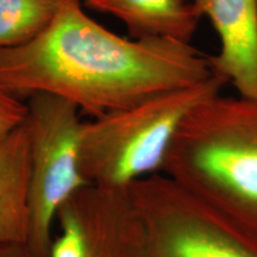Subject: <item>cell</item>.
I'll return each instance as SVG.
<instances>
[{"mask_svg":"<svg viewBox=\"0 0 257 257\" xmlns=\"http://www.w3.org/2000/svg\"><path fill=\"white\" fill-rule=\"evenodd\" d=\"M0 257H37L27 243L0 244Z\"/></svg>","mask_w":257,"mask_h":257,"instance_id":"obj_12","label":"cell"},{"mask_svg":"<svg viewBox=\"0 0 257 257\" xmlns=\"http://www.w3.org/2000/svg\"><path fill=\"white\" fill-rule=\"evenodd\" d=\"M87 8L125 24L131 37H160L191 43L200 15L188 0H85Z\"/></svg>","mask_w":257,"mask_h":257,"instance_id":"obj_8","label":"cell"},{"mask_svg":"<svg viewBox=\"0 0 257 257\" xmlns=\"http://www.w3.org/2000/svg\"><path fill=\"white\" fill-rule=\"evenodd\" d=\"M63 0H0V49L28 43L54 21Z\"/></svg>","mask_w":257,"mask_h":257,"instance_id":"obj_10","label":"cell"},{"mask_svg":"<svg viewBox=\"0 0 257 257\" xmlns=\"http://www.w3.org/2000/svg\"><path fill=\"white\" fill-rule=\"evenodd\" d=\"M210 19L219 50L212 70L233 85L239 96L257 99V0H188Z\"/></svg>","mask_w":257,"mask_h":257,"instance_id":"obj_7","label":"cell"},{"mask_svg":"<svg viewBox=\"0 0 257 257\" xmlns=\"http://www.w3.org/2000/svg\"><path fill=\"white\" fill-rule=\"evenodd\" d=\"M213 74L210 57L188 42L123 37L89 17L81 0H63L37 37L0 49V88L19 99L60 96L92 118Z\"/></svg>","mask_w":257,"mask_h":257,"instance_id":"obj_1","label":"cell"},{"mask_svg":"<svg viewBox=\"0 0 257 257\" xmlns=\"http://www.w3.org/2000/svg\"><path fill=\"white\" fill-rule=\"evenodd\" d=\"M29 137L23 121L0 137V244L27 243Z\"/></svg>","mask_w":257,"mask_h":257,"instance_id":"obj_9","label":"cell"},{"mask_svg":"<svg viewBox=\"0 0 257 257\" xmlns=\"http://www.w3.org/2000/svg\"><path fill=\"white\" fill-rule=\"evenodd\" d=\"M162 174L257 232V99L219 94L195 108Z\"/></svg>","mask_w":257,"mask_h":257,"instance_id":"obj_2","label":"cell"},{"mask_svg":"<svg viewBox=\"0 0 257 257\" xmlns=\"http://www.w3.org/2000/svg\"><path fill=\"white\" fill-rule=\"evenodd\" d=\"M229 83L223 76L163 92L82 121L79 163L87 184L127 189L141 180L162 174L180 127L195 108Z\"/></svg>","mask_w":257,"mask_h":257,"instance_id":"obj_3","label":"cell"},{"mask_svg":"<svg viewBox=\"0 0 257 257\" xmlns=\"http://www.w3.org/2000/svg\"><path fill=\"white\" fill-rule=\"evenodd\" d=\"M47 257H142L130 191L86 185L59 208Z\"/></svg>","mask_w":257,"mask_h":257,"instance_id":"obj_6","label":"cell"},{"mask_svg":"<svg viewBox=\"0 0 257 257\" xmlns=\"http://www.w3.org/2000/svg\"><path fill=\"white\" fill-rule=\"evenodd\" d=\"M73 102L34 94L27 102L29 137V234L27 244L47 257L59 208L87 184L79 163L82 121Z\"/></svg>","mask_w":257,"mask_h":257,"instance_id":"obj_5","label":"cell"},{"mask_svg":"<svg viewBox=\"0 0 257 257\" xmlns=\"http://www.w3.org/2000/svg\"><path fill=\"white\" fill-rule=\"evenodd\" d=\"M25 115L27 102L0 88V137L19 126Z\"/></svg>","mask_w":257,"mask_h":257,"instance_id":"obj_11","label":"cell"},{"mask_svg":"<svg viewBox=\"0 0 257 257\" xmlns=\"http://www.w3.org/2000/svg\"><path fill=\"white\" fill-rule=\"evenodd\" d=\"M142 231V257H257V232L166 175L128 188Z\"/></svg>","mask_w":257,"mask_h":257,"instance_id":"obj_4","label":"cell"}]
</instances>
